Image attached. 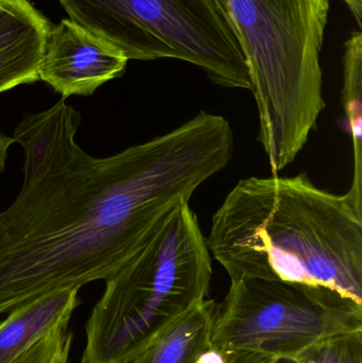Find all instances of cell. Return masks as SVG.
I'll list each match as a JSON object with an SVG mask.
<instances>
[{
	"instance_id": "6da1fadb",
	"label": "cell",
	"mask_w": 362,
	"mask_h": 363,
	"mask_svg": "<svg viewBox=\"0 0 362 363\" xmlns=\"http://www.w3.org/2000/svg\"><path fill=\"white\" fill-rule=\"evenodd\" d=\"M80 125V113L63 98L15 129L23 181L0 213V315L114 277L235 151L229 121L205 111L108 157L78 146Z\"/></svg>"
},
{
	"instance_id": "7a4b0ae2",
	"label": "cell",
	"mask_w": 362,
	"mask_h": 363,
	"mask_svg": "<svg viewBox=\"0 0 362 363\" xmlns=\"http://www.w3.org/2000/svg\"><path fill=\"white\" fill-rule=\"evenodd\" d=\"M206 241L231 281L327 288L362 304V211L305 172L238 182Z\"/></svg>"
},
{
	"instance_id": "3957f363",
	"label": "cell",
	"mask_w": 362,
	"mask_h": 363,
	"mask_svg": "<svg viewBox=\"0 0 362 363\" xmlns=\"http://www.w3.org/2000/svg\"><path fill=\"white\" fill-rule=\"evenodd\" d=\"M233 25L272 174L290 165L325 108L321 51L331 0H215Z\"/></svg>"
},
{
	"instance_id": "277c9868",
	"label": "cell",
	"mask_w": 362,
	"mask_h": 363,
	"mask_svg": "<svg viewBox=\"0 0 362 363\" xmlns=\"http://www.w3.org/2000/svg\"><path fill=\"white\" fill-rule=\"evenodd\" d=\"M212 257L189 202H181L106 289L85 325L80 363H131L210 292Z\"/></svg>"
},
{
	"instance_id": "5b68a950",
	"label": "cell",
	"mask_w": 362,
	"mask_h": 363,
	"mask_svg": "<svg viewBox=\"0 0 362 363\" xmlns=\"http://www.w3.org/2000/svg\"><path fill=\"white\" fill-rule=\"evenodd\" d=\"M59 1L72 23L128 60H181L201 68L215 84L252 91L242 45L215 0Z\"/></svg>"
},
{
	"instance_id": "8992f818",
	"label": "cell",
	"mask_w": 362,
	"mask_h": 363,
	"mask_svg": "<svg viewBox=\"0 0 362 363\" xmlns=\"http://www.w3.org/2000/svg\"><path fill=\"white\" fill-rule=\"evenodd\" d=\"M362 330V304L327 288L231 281L218 305L212 347L269 360L295 359L324 339Z\"/></svg>"
},
{
	"instance_id": "52a82bcc",
	"label": "cell",
	"mask_w": 362,
	"mask_h": 363,
	"mask_svg": "<svg viewBox=\"0 0 362 363\" xmlns=\"http://www.w3.org/2000/svg\"><path fill=\"white\" fill-rule=\"evenodd\" d=\"M128 61L116 47L70 19H62L47 32L38 78L64 99L91 96L104 83L123 76Z\"/></svg>"
},
{
	"instance_id": "ba28073f",
	"label": "cell",
	"mask_w": 362,
	"mask_h": 363,
	"mask_svg": "<svg viewBox=\"0 0 362 363\" xmlns=\"http://www.w3.org/2000/svg\"><path fill=\"white\" fill-rule=\"evenodd\" d=\"M48 19L29 0H6L0 8V94L40 80Z\"/></svg>"
},
{
	"instance_id": "9c48e42d",
	"label": "cell",
	"mask_w": 362,
	"mask_h": 363,
	"mask_svg": "<svg viewBox=\"0 0 362 363\" xmlns=\"http://www.w3.org/2000/svg\"><path fill=\"white\" fill-rule=\"evenodd\" d=\"M80 287L49 292L16 307L0 323V363H12L46 335L67 326Z\"/></svg>"
},
{
	"instance_id": "30bf717a",
	"label": "cell",
	"mask_w": 362,
	"mask_h": 363,
	"mask_svg": "<svg viewBox=\"0 0 362 363\" xmlns=\"http://www.w3.org/2000/svg\"><path fill=\"white\" fill-rule=\"evenodd\" d=\"M218 305L204 300L168 326L131 363H196L212 347Z\"/></svg>"
},
{
	"instance_id": "8fae6325",
	"label": "cell",
	"mask_w": 362,
	"mask_h": 363,
	"mask_svg": "<svg viewBox=\"0 0 362 363\" xmlns=\"http://www.w3.org/2000/svg\"><path fill=\"white\" fill-rule=\"evenodd\" d=\"M342 106L350 127L354 150V179L346 192L362 209V33L352 32L344 44Z\"/></svg>"
},
{
	"instance_id": "7c38bea8",
	"label": "cell",
	"mask_w": 362,
	"mask_h": 363,
	"mask_svg": "<svg viewBox=\"0 0 362 363\" xmlns=\"http://www.w3.org/2000/svg\"><path fill=\"white\" fill-rule=\"evenodd\" d=\"M295 360L298 363H362V330L324 339Z\"/></svg>"
},
{
	"instance_id": "4fadbf2b",
	"label": "cell",
	"mask_w": 362,
	"mask_h": 363,
	"mask_svg": "<svg viewBox=\"0 0 362 363\" xmlns=\"http://www.w3.org/2000/svg\"><path fill=\"white\" fill-rule=\"evenodd\" d=\"M70 342L72 334L68 330V325L61 326L32 345L12 363H52L61 350Z\"/></svg>"
},
{
	"instance_id": "5bb4252c",
	"label": "cell",
	"mask_w": 362,
	"mask_h": 363,
	"mask_svg": "<svg viewBox=\"0 0 362 363\" xmlns=\"http://www.w3.org/2000/svg\"><path fill=\"white\" fill-rule=\"evenodd\" d=\"M196 363H264L263 359L254 354L227 353L210 347Z\"/></svg>"
},
{
	"instance_id": "9a60e30c",
	"label": "cell",
	"mask_w": 362,
	"mask_h": 363,
	"mask_svg": "<svg viewBox=\"0 0 362 363\" xmlns=\"http://www.w3.org/2000/svg\"><path fill=\"white\" fill-rule=\"evenodd\" d=\"M14 144L12 138L0 134V174L4 172V167H6V160L8 157L9 148L11 145Z\"/></svg>"
},
{
	"instance_id": "2e32d148",
	"label": "cell",
	"mask_w": 362,
	"mask_h": 363,
	"mask_svg": "<svg viewBox=\"0 0 362 363\" xmlns=\"http://www.w3.org/2000/svg\"><path fill=\"white\" fill-rule=\"evenodd\" d=\"M346 2L348 8L350 9L352 14L354 15L355 19H356L357 23L359 27H361L362 23V0H342Z\"/></svg>"
},
{
	"instance_id": "e0dca14e",
	"label": "cell",
	"mask_w": 362,
	"mask_h": 363,
	"mask_svg": "<svg viewBox=\"0 0 362 363\" xmlns=\"http://www.w3.org/2000/svg\"><path fill=\"white\" fill-rule=\"evenodd\" d=\"M72 343L66 345L63 349L61 350L57 357L55 358L52 363H68V358H69L70 347H72Z\"/></svg>"
},
{
	"instance_id": "ac0fdd59",
	"label": "cell",
	"mask_w": 362,
	"mask_h": 363,
	"mask_svg": "<svg viewBox=\"0 0 362 363\" xmlns=\"http://www.w3.org/2000/svg\"><path fill=\"white\" fill-rule=\"evenodd\" d=\"M266 363H298L295 359H278L272 360V362H268Z\"/></svg>"
},
{
	"instance_id": "d6986e66",
	"label": "cell",
	"mask_w": 362,
	"mask_h": 363,
	"mask_svg": "<svg viewBox=\"0 0 362 363\" xmlns=\"http://www.w3.org/2000/svg\"><path fill=\"white\" fill-rule=\"evenodd\" d=\"M4 1H6V0H0V8L4 6Z\"/></svg>"
}]
</instances>
